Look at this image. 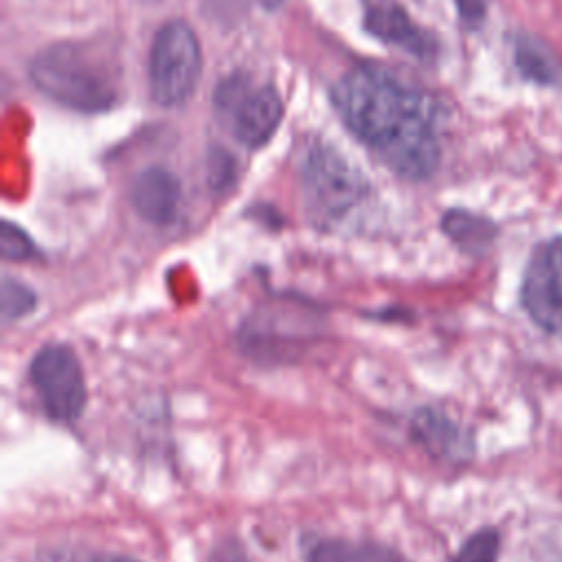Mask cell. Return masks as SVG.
<instances>
[{"mask_svg":"<svg viewBox=\"0 0 562 562\" xmlns=\"http://www.w3.org/2000/svg\"><path fill=\"white\" fill-rule=\"evenodd\" d=\"M345 125L408 180H424L439 165V138L428 99L378 68L347 72L334 88Z\"/></svg>","mask_w":562,"mask_h":562,"instance_id":"1","label":"cell"},{"mask_svg":"<svg viewBox=\"0 0 562 562\" xmlns=\"http://www.w3.org/2000/svg\"><path fill=\"white\" fill-rule=\"evenodd\" d=\"M31 79L46 97L75 110L97 112L116 103L121 68L114 53L92 42H64L40 53Z\"/></svg>","mask_w":562,"mask_h":562,"instance_id":"2","label":"cell"},{"mask_svg":"<svg viewBox=\"0 0 562 562\" xmlns=\"http://www.w3.org/2000/svg\"><path fill=\"white\" fill-rule=\"evenodd\" d=\"M202 75L198 35L182 20H171L154 37L149 55V92L162 108L182 105Z\"/></svg>","mask_w":562,"mask_h":562,"instance_id":"3","label":"cell"},{"mask_svg":"<svg viewBox=\"0 0 562 562\" xmlns=\"http://www.w3.org/2000/svg\"><path fill=\"white\" fill-rule=\"evenodd\" d=\"M303 189L316 217L336 220L362 200L367 182L342 154L331 147L316 145L305 160Z\"/></svg>","mask_w":562,"mask_h":562,"instance_id":"4","label":"cell"},{"mask_svg":"<svg viewBox=\"0 0 562 562\" xmlns=\"http://www.w3.org/2000/svg\"><path fill=\"white\" fill-rule=\"evenodd\" d=\"M31 380L50 419L70 424L83 413L86 378L70 347L44 345L31 360Z\"/></svg>","mask_w":562,"mask_h":562,"instance_id":"5","label":"cell"},{"mask_svg":"<svg viewBox=\"0 0 562 562\" xmlns=\"http://www.w3.org/2000/svg\"><path fill=\"white\" fill-rule=\"evenodd\" d=\"M520 303L547 334L562 338V235L542 241L522 274Z\"/></svg>","mask_w":562,"mask_h":562,"instance_id":"6","label":"cell"},{"mask_svg":"<svg viewBox=\"0 0 562 562\" xmlns=\"http://www.w3.org/2000/svg\"><path fill=\"white\" fill-rule=\"evenodd\" d=\"M233 136L246 147H261L279 127L283 103L272 88H231L224 101Z\"/></svg>","mask_w":562,"mask_h":562,"instance_id":"7","label":"cell"},{"mask_svg":"<svg viewBox=\"0 0 562 562\" xmlns=\"http://www.w3.org/2000/svg\"><path fill=\"white\" fill-rule=\"evenodd\" d=\"M364 26L382 42L400 46L415 57H428L437 50L435 40L395 0H371L364 13Z\"/></svg>","mask_w":562,"mask_h":562,"instance_id":"8","label":"cell"},{"mask_svg":"<svg viewBox=\"0 0 562 562\" xmlns=\"http://www.w3.org/2000/svg\"><path fill=\"white\" fill-rule=\"evenodd\" d=\"M130 200L134 211L149 224H169L178 213L180 182L162 167L143 169L130 187Z\"/></svg>","mask_w":562,"mask_h":562,"instance_id":"9","label":"cell"},{"mask_svg":"<svg viewBox=\"0 0 562 562\" xmlns=\"http://www.w3.org/2000/svg\"><path fill=\"white\" fill-rule=\"evenodd\" d=\"M413 432L417 441L441 459H459L470 450L463 430L443 413L419 411L413 422Z\"/></svg>","mask_w":562,"mask_h":562,"instance_id":"10","label":"cell"},{"mask_svg":"<svg viewBox=\"0 0 562 562\" xmlns=\"http://www.w3.org/2000/svg\"><path fill=\"white\" fill-rule=\"evenodd\" d=\"M514 61L522 79L547 88H562V61L538 37L529 33L516 35Z\"/></svg>","mask_w":562,"mask_h":562,"instance_id":"11","label":"cell"},{"mask_svg":"<svg viewBox=\"0 0 562 562\" xmlns=\"http://www.w3.org/2000/svg\"><path fill=\"white\" fill-rule=\"evenodd\" d=\"M443 231L448 237L459 244L463 250L481 252L487 248L496 235V226L474 213L468 211H450L443 215Z\"/></svg>","mask_w":562,"mask_h":562,"instance_id":"12","label":"cell"},{"mask_svg":"<svg viewBox=\"0 0 562 562\" xmlns=\"http://www.w3.org/2000/svg\"><path fill=\"white\" fill-rule=\"evenodd\" d=\"M378 547L349 540H321L307 555V562H373Z\"/></svg>","mask_w":562,"mask_h":562,"instance_id":"13","label":"cell"},{"mask_svg":"<svg viewBox=\"0 0 562 562\" xmlns=\"http://www.w3.org/2000/svg\"><path fill=\"white\" fill-rule=\"evenodd\" d=\"M501 536L496 529L485 527L474 531L454 553L450 562H498Z\"/></svg>","mask_w":562,"mask_h":562,"instance_id":"14","label":"cell"},{"mask_svg":"<svg viewBox=\"0 0 562 562\" xmlns=\"http://www.w3.org/2000/svg\"><path fill=\"white\" fill-rule=\"evenodd\" d=\"M0 294H2V318L7 323L26 316L29 312H33L37 303V294L26 283L11 277L2 279Z\"/></svg>","mask_w":562,"mask_h":562,"instance_id":"15","label":"cell"},{"mask_svg":"<svg viewBox=\"0 0 562 562\" xmlns=\"http://www.w3.org/2000/svg\"><path fill=\"white\" fill-rule=\"evenodd\" d=\"M0 252L7 261H26V259L35 257V244L20 226H15L11 222H2Z\"/></svg>","mask_w":562,"mask_h":562,"instance_id":"16","label":"cell"},{"mask_svg":"<svg viewBox=\"0 0 562 562\" xmlns=\"http://www.w3.org/2000/svg\"><path fill=\"white\" fill-rule=\"evenodd\" d=\"M209 562H250V558L239 540L226 538L213 549Z\"/></svg>","mask_w":562,"mask_h":562,"instance_id":"17","label":"cell"},{"mask_svg":"<svg viewBox=\"0 0 562 562\" xmlns=\"http://www.w3.org/2000/svg\"><path fill=\"white\" fill-rule=\"evenodd\" d=\"M454 4L465 26L476 29L485 20V0H454Z\"/></svg>","mask_w":562,"mask_h":562,"instance_id":"18","label":"cell"},{"mask_svg":"<svg viewBox=\"0 0 562 562\" xmlns=\"http://www.w3.org/2000/svg\"><path fill=\"white\" fill-rule=\"evenodd\" d=\"M373 562H408V560H406V558H402L400 553H393V551H389V549L378 547Z\"/></svg>","mask_w":562,"mask_h":562,"instance_id":"19","label":"cell"},{"mask_svg":"<svg viewBox=\"0 0 562 562\" xmlns=\"http://www.w3.org/2000/svg\"><path fill=\"white\" fill-rule=\"evenodd\" d=\"M101 562H138V560L127 558V555H110V558H105V560H101Z\"/></svg>","mask_w":562,"mask_h":562,"instance_id":"20","label":"cell"},{"mask_svg":"<svg viewBox=\"0 0 562 562\" xmlns=\"http://www.w3.org/2000/svg\"><path fill=\"white\" fill-rule=\"evenodd\" d=\"M266 7H270V9H274V7H279L281 4V0H261Z\"/></svg>","mask_w":562,"mask_h":562,"instance_id":"21","label":"cell"}]
</instances>
